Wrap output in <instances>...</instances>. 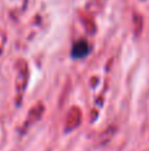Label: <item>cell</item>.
<instances>
[{"mask_svg": "<svg viewBox=\"0 0 149 151\" xmlns=\"http://www.w3.org/2000/svg\"><path fill=\"white\" fill-rule=\"evenodd\" d=\"M90 52H91V45L89 44V41L86 39H81V40H77L73 44L70 55L75 60H82V58L87 57L90 55Z\"/></svg>", "mask_w": 149, "mask_h": 151, "instance_id": "6da1fadb", "label": "cell"}]
</instances>
